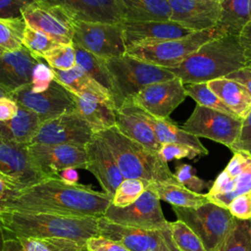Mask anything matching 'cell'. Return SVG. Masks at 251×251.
<instances>
[{"label": "cell", "mask_w": 251, "mask_h": 251, "mask_svg": "<svg viewBox=\"0 0 251 251\" xmlns=\"http://www.w3.org/2000/svg\"><path fill=\"white\" fill-rule=\"evenodd\" d=\"M170 231L177 251H207L199 237L183 222H170Z\"/></svg>", "instance_id": "e575fe53"}, {"label": "cell", "mask_w": 251, "mask_h": 251, "mask_svg": "<svg viewBox=\"0 0 251 251\" xmlns=\"http://www.w3.org/2000/svg\"><path fill=\"white\" fill-rule=\"evenodd\" d=\"M112 80V100L117 109L145 87L175 78L168 69L125 55L105 60Z\"/></svg>", "instance_id": "5b68a950"}, {"label": "cell", "mask_w": 251, "mask_h": 251, "mask_svg": "<svg viewBox=\"0 0 251 251\" xmlns=\"http://www.w3.org/2000/svg\"><path fill=\"white\" fill-rule=\"evenodd\" d=\"M26 24L23 17L17 19H0V55L21 49Z\"/></svg>", "instance_id": "836d02e7"}, {"label": "cell", "mask_w": 251, "mask_h": 251, "mask_svg": "<svg viewBox=\"0 0 251 251\" xmlns=\"http://www.w3.org/2000/svg\"><path fill=\"white\" fill-rule=\"evenodd\" d=\"M53 80L52 69L46 63H43V60H40L33 68L29 87L33 92H42L49 87Z\"/></svg>", "instance_id": "ee69618b"}, {"label": "cell", "mask_w": 251, "mask_h": 251, "mask_svg": "<svg viewBox=\"0 0 251 251\" xmlns=\"http://www.w3.org/2000/svg\"><path fill=\"white\" fill-rule=\"evenodd\" d=\"M184 87H185L187 96H190L196 102V105L210 108V109L217 110V111H221L226 114L236 117L223 103V101L209 88L207 82L188 83V84H184Z\"/></svg>", "instance_id": "8d00e7d4"}, {"label": "cell", "mask_w": 251, "mask_h": 251, "mask_svg": "<svg viewBox=\"0 0 251 251\" xmlns=\"http://www.w3.org/2000/svg\"><path fill=\"white\" fill-rule=\"evenodd\" d=\"M246 66L237 36L225 35L208 41L178 67L170 71L183 84L202 83L226 77Z\"/></svg>", "instance_id": "3957f363"}, {"label": "cell", "mask_w": 251, "mask_h": 251, "mask_svg": "<svg viewBox=\"0 0 251 251\" xmlns=\"http://www.w3.org/2000/svg\"><path fill=\"white\" fill-rule=\"evenodd\" d=\"M160 157L166 163L174 160V159H194L198 156H203V154L198 151L197 149L185 145V144H178V143H166L162 144L161 148L158 152Z\"/></svg>", "instance_id": "7bdbcfd3"}, {"label": "cell", "mask_w": 251, "mask_h": 251, "mask_svg": "<svg viewBox=\"0 0 251 251\" xmlns=\"http://www.w3.org/2000/svg\"><path fill=\"white\" fill-rule=\"evenodd\" d=\"M75 111L87 123L94 134L115 126L116 108L112 102L91 94L75 95Z\"/></svg>", "instance_id": "d4e9b609"}, {"label": "cell", "mask_w": 251, "mask_h": 251, "mask_svg": "<svg viewBox=\"0 0 251 251\" xmlns=\"http://www.w3.org/2000/svg\"><path fill=\"white\" fill-rule=\"evenodd\" d=\"M207 84L236 117L243 120L251 112V93L242 84L226 77Z\"/></svg>", "instance_id": "4316f807"}, {"label": "cell", "mask_w": 251, "mask_h": 251, "mask_svg": "<svg viewBox=\"0 0 251 251\" xmlns=\"http://www.w3.org/2000/svg\"><path fill=\"white\" fill-rule=\"evenodd\" d=\"M30 0H0V19L10 20L22 17V11Z\"/></svg>", "instance_id": "c3c4849f"}, {"label": "cell", "mask_w": 251, "mask_h": 251, "mask_svg": "<svg viewBox=\"0 0 251 251\" xmlns=\"http://www.w3.org/2000/svg\"><path fill=\"white\" fill-rule=\"evenodd\" d=\"M42 60L53 70L68 71L76 66L74 44H60L44 54Z\"/></svg>", "instance_id": "ab89813d"}, {"label": "cell", "mask_w": 251, "mask_h": 251, "mask_svg": "<svg viewBox=\"0 0 251 251\" xmlns=\"http://www.w3.org/2000/svg\"><path fill=\"white\" fill-rule=\"evenodd\" d=\"M79 251H87V249H86V246H83L82 248H80V249H79Z\"/></svg>", "instance_id": "680465c9"}, {"label": "cell", "mask_w": 251, "mask_h": 251, "mask_svg": "<svg viewBox=\"0 0 251 251\" xmlns=\"http://www.w3.org/2000/svg\"><path fill=\"white\" fill-rule=\"evenodd\" d=\"M27 145L0 137V179L13 191L22 190L44 179L30 159Z\"/></svg>", "instance_id": "2e32d148"}, {"label": "cell", "mask_w": 251, "mask_h": 251, "mask_svg": "<svg viewBox=\"0 0 251 251\" xmlns=\"http://www.w3.org/2000/svg\"><path fill=\"white\" fill-rule=\"evenodd\" d=\"M226 78L234 80L245 86L251 93V65H247L240 70L228 75Z\"/></svg>", "instance_id": "681fc988"}, {"label": "cell", "mask_w": 251, "mask_h": 251, "mask_svg": "<svg viewBox=\"0 0 251 251\" xmlns=\"http://www.w3.org/2000/svg\"><path fill=\"white\" fill-rule=\"evenodd\" d=\"M112 203V197L89 185L68 184L59 176L14 191L2 204L0 213L8 211L48 213L80 218H101Z\"/></svg>", "instance_id": "6da1fadb"}, {"label": "cell", "mask_w": 251, "mask_h": 251, "mask_svg": "<svg viewBox=\"0 0 251 251\" xmlns=\"http://www.w3.org/2000/svg\"><path fill=\"white\" fill-rule=\"evenodd\" d=\"M126 46L144 42H158L182 38L192 33L180 25L168 22L123 23Z\"/></svg>", "instance_id": "603a6c76"}, {"label": "cell", "mask_w": 251, "mask_h": 251, "mask_svg": "<svg viewBox=\"0 0 251 251\" xmlns=\"http://www.w3.org/2000/svg\"><path fill=\"white\" fill-rule=\"evenodd\" d=\"M73 44L105 60L125 55L126 52L123 24L75 22Z\"/></svg>", "instance_id": "30bf717a"}, {"label": "cell", "mask_w": 251, "mask_h": 251, "mask_svg": "<svg viewBox=\"0 0 251 251\" xmlns=\"http://www.w3.org/2000/svg\"><path fill=\"white\" fill-rule=\"evenodd\" d=\"M225 35L217 25L178 39L131 44L126 46V53L140 61L170 70L178 67L208 41Z\"/></svg>", "instance_id": "8992f818"}, {"label": "cell", "mask_w": 251, "mask_h": 251, "mask_svg": "<svg viewBox=\"0 0 251 251\" xmlns=\"http://www.w3.org/2000/svg\"><path fill=\"white\" fill-rule=\"evenodd\" d=\"M241 125L240 118L196 105L182 129L198 138L205 137L229 148L237 139Z\"/></svg>", "instance_id": "8fae6325"}, {"label": "cell", "mask_w": 251, "mask_h": 251, "mask_svg": "<svg viewBox=\"0 0 251 251\" xmlns=\"http://www.w3.org/2000/svg\"><path fill=\"white\" fill-rule=\"evenodd\" d=\"M223 251H251V220H237Z\"/></svg>", "instance_id": "f35d334b"}, {"label": "cell", "mask_w": 251, "mask_h": 251, "mask_svg": "<svg viewBox=\"0 0 251 251\" xmlns=\"http://www.w3.org/2000/svg\"><path fill=\"white\" fill-rule=\"evenodd\" d=\"M231 152H243L251 155V112L242 120L237 139L228 148Z\"/></svg>", "instance_id": "f6af8a7d"}, {"label": "cell", "mask_w": 251, "mask_h": 251, "mask_svg": "<svg viewBox=\"0 0 251 251\" xmlns=\"http://www.w3.org/2000/svg\"><path fill=\"white\" fill-rule=\"evenodd\" d=\"M173 211L177 220L195 232L207 251H223L235 224V218L227 209L208 202L197 208L173 206Z\"/></svg>", "instance_id": "52a82bcc"}, {"label": "cell", "mask_w": 251, "mask_h": 251, "mask_svg": "<svg viewBox=\"0 0 251 251\" xmlns=\"http://www.w3.org/2000/svg\"><path fill=\"white\" fill-rule=\"evenodd\" d=\"M94 135L87 123L75 110L42 123L30 143L85 146Z\"/></svg>", "instance_id": "e0dca14e"}, {"label": "cell", "mask_w": 251, "mask_h": 251, "mask_svg": "<svg viewBox=\"0 0 251 251\" xmlns=\"http://www.w3.org/2000/svg\"><path fill=\"white\" fill-rule=\"evenodd\" d=\"M4 227L0 221V251H4V244H5V237H4Z\"/></svg>", "instance_id": "9f6ffc18"}, {"label": "cell", "mask_w": 251, "mask_h": 251, "mask_svg": "<svg viewBox=\"0 0 251 251\" xmlns=\"http://www.w3.org/2000/svg\"><path fill=\"white\" fill-rule=\"evenodd\" d=\"M85 246L87 251H129L123 244L102 235L88 238Z\"/></svg>", "instance_id": "7dc6e473"}, {"label": "cell", "mask_w": 251, "mask_h": 251, "mask_svg": "<svg viewBox=\"0 0 251 251\" xmlns=\"http://www.w3.org/2000/svg\"><path fill=\"white\" fill-rule=\"evenodd\" d=\"M22 17L26 26L39 30L60 44H72L75 22L56 0H30Z\"/></svg>", "instance_id": "ba28073f"}, {"label": "cell", "mask_w": 251, "mask_h": 251, "mask_svg": "<svg viewBox=\"0 0 251 251\" xmlns=\"http://www.w3.org/2000/svg\"><path fill=\"white\" fill-rule=\"evenodd\" d=\"M103 217L110 222L127 226L150 230L170 229V222L163 214L160 199L150 187L126 207L118 208L111 204Z\"/></svg>", "instance_id": "7c38bea8"}, {"label": "cell", "mask_w": 251, "mask_h": 251, "mask_svg": "<svg viewBox=\"0 0 251 251\" xmlns=\"http://www.w3.org/2000/svg\"><path fill=\"white\" fill-rule=\"evenodd\" d=\"M221 7L218 26L226 35L238 37L251 22V0H221Z\"/></svg>", "instance_id": "4dcf8cb0"}, {"label": "cell", "mask_w": 251, "mask_h": 251, "mask_svg": "<svg viewBox=\"0 0 251 251\" xmlns=\"http://www.w3.org/2000/svg\"><path fill=\"white\" fill-rule=\"evenodd\" d=\"M186 96L184 84L178 77H175L145 87L127 102L156 118L169 119L173 111L184 101Z\"/></svg>", "instance_id": "ac0fdd59"}, {"label": "cell", "mask_w": 251, "mask_h": 251, "mask_svg": "<svg viewBox=\"0 0 251 251\" xmlns=\"http://www.w3.org/2000/svg\"><path fill=\"white\" fill-rule=\"evenodd\" d=\"M115 126L126 137L141 144L150 151L159 152L161 144L150 126L136 112L132 103L126 102L116 110Z\"/></svg>", "instance_id": "cb8c5ba5"}, {"label": "cell", "mask_w": 251, "mask_h": 251, "mask_svg": "<svg viewBox=\"0 0 251 251\" xmlns=\"http://www.w3.org/2000/svg\"><path fill=\"white\" fill-rule=\"evenodd\" d=\"M149 182L141 179L127 178L119 185L112 197V205L118 208L126 207L135 202L148 187Z\"/></svg>", "instance_id": "74e56055"}, {"label": "cell", "mask_w": 251, "mask_h": 251, "mask_svg": "<svg viewBox=\"0 0 251 251\" xmlns=\"http://www.w3.org/2000/svg\"><path fill=\"white\" fill-rule=\"evenodd\" d=\"M52 71L54 79L71 93L75 95L91 94L113 103L111 93L92 79L78 66H75L68 71H58L53 69Z\"/></svg>", "instance_id": "f1b7e54d"}, {"label": "cell", "mask_w": 251, "mask_h": 251, "mask_svg": "<svg viewBox=\"0 0 251 251\" xmlns=\"http://www.w3.org/2000/svg\"><path fill=\"white\" fill-rule=\"evenodd\" d=\"M10 98L37 115L41 123L75 110V95L55 79L45 91L33 92L27 84L11 92Z\"/></svg>", "instance_id": "9c48e42d"}, {"label": "cell", "mask_w": 251, "mask_h": 251, "mask_svg": "<svg viewBox=\"0 0 251 251\" xmlns=\"http://www.w3.org/2000/svg\"><path fill=\"white\" fill-rule=\"evenodd\" d=\"M175 22L191 32H199L218 25L221 0H169Z\"/></svg>", "instance_id": "d6986e66"}, {"label": "cell", "mask_w": 251, "mask_h": 251, "mask_svg": "<svg viewBox=\"0 0 251 251\" xmlns=\"http://www.w3.org/2000/svg\"><path fill=\"white\" fill-rule=\"evenodd\" d=\"M76 66L86 73L92 79L107 89L112 95V80L107 70L105 59L91 54L74 44ZM113 101V100H112Z\"/></svg>", "instance_id": "d6a6232c"}, {"label": "cell", "mask_w": 251, "mask_h": 251, "mask_svg": "<svg viewBox=\"0 0 251 251\" xmlns=\"http://www.w3.org/2000/svg\"><path fill=\"white\" fill-rule=\"evenodd\" d=\"M134 108L136 112L139 114V116L150 126L158 142L161 145L166 143L185 144L197 149L203 155L208 154V150L200 142L198 137L186 132L185 130L182 129V127H178L175 123H173L169 119H159L136 106H134Z\"/></svg>", "instance_id": "484cf974"}, {"label": "cell", "mask_w": 251, "mask_h": 251, "mask_svg": "<svg viewBox=\"0 0 251 251\" xmlns=\"http://www.w3.org/2000/svg\"><path fill=\"white\" fill-rule=\"evenodd\" d=\"M4 251H25V250L18 238L9 237L5 240Z\"/></svg>", "instance_id": "db71d44e"}, {"label": "cell", "mask_w": 251, "mask_h": 251, "mask_svg": "<svg viewBox=\"0 0 251 251\" xmlns=\"http://www.w3.org/2000/svg\"><path fill=\"white\" fill-rule=\"evenodd\" d=\"M99 235L123 244L129 251H177L174 245L171 231L150 230L123 226L98 219Z\"/></svg>", "instance_id": "5bb4252c"}, {"label": "cell", "mask_w": 251, "mask_h": 251, "mask_svg": "<svg viewBox=\"0 0 251 251\" xmlns=\"http://www.w3.org/2000/svg\"><path fill=\"white\" fill-rule=\"evenodd\" d=\"M74 22L121 25L125 22L124 0H56Z\"/></svg>", "instance_id": "ffe728a7"}, {"label": "cell", "mask_w": 251, "mask_h": 251, "mask_svg": "<svg viewBox=\"0 0 251 251\" xmlns=\"http://www.w3.org/2000/svg\"><path fill=\"white\" fill-rule=\"evenodd\" d=\"M98 219L22 211L0 213L4 230L11 237L65 238L79 243L99 235Z\"/></svg>", "instance_id": "7a4b0ae2"}, {"label": "cell", "mask_w": 251, "mask_h": 251, "mask_svg": "<svg viewBox=\"0 0 251 251\" xmlns=\"http://www.w3.org/2000/svg\"><path fill=\"white\" fill-rule=\"evenodd\" d=\"M111 150L125 179H141L149 183L170 182L179 184L168 163L156 152L123 135L116 126L99 132Z\"/></svg>", "instance_id": "277c9868"}, {"label": "cell", "mask_w": 251, "mask_h": 251, "mask_svg": "<svg viewBox=\"0 0 251 251\" xmlns=\"http://www.w3.org/2000/svg\"><path fill=\"white\" fill-rule=\"evenodd\" d=\"M42 59L35 58L25 46L0 55V86L11 92L31 82L33 68Z\"/></svg>", "instance_id": "7402d4cb"}, {"label": "cell", "mask_w": 251, "mask_h": 251, "mask_svg": "<svg viewBox=\"0 0 251 251\" xmlns=\"http://www.w3.org/2000/svg\"><path fill=\"white\" fill-rule=\"evenodd\" d=\"M4 97H10V92L0 86V98H4Z\"/></svg>", "instance_id": "6f0895ef"}, {"label": "cell", "mask_w": 251, "mask_h": 251, "mask_svg": "<svg viewBox=\"0 0 251 251\" xmlns=\"http://www.w3.org/2000/svg\"><path fill=\"white\" fill-rule=\"evenodd\" d=\"M23 45L35 57L42 59L44 54L60 45L47 34L26 26L24 34Z\"/></svg>", "instance_id": "60d3db41"}, {"label": "cell", "mask_w": 251, "mask_h": 251, "mask_svg": "<svg viewBox=\"0 0 251 251\" xmlns=\"http://www.w3.org/2000/svg\"><path fill=\"white\" fill-rule=\"evenodd\" d=\"M27 151L38 172L46 177L59 176L66 169L86 170V150L77 144L29 143Z\"/></svg>", "instance_id": "4fadbf2b"}, {"label": "cell", "mask_w": 251, "mask_h": 251, "mask_svg": "<svg viewBox=\"0 0 251 251\" xmlns=\"http://www.w3.org/2000/svg\"><path fill=\"white\" fill-rule=\"evenodd\" d=\"M85 150L86 170L96 177L103 192L113 197L125 178L111 150L105 141L96 134L85 145Z\"/></svg>", "instance_id": "44dd1931"}, {"label": "cell", "mask_w": 251, "mask_h": 251, "mask_svg": "<svg viewBox=\"0 0 251 251\" xmlns=\"http://www.w3.org/2000/svg\"><path fill=\"white\" fill-rule=\"evenodd\" d=\"M238 38L240 45L244 51L246 66L251 65V22L243 28Z\"/></svg>", "instance_id": "816d5d0a"}, {"label": "cell", "mask_w": 251, "mask_h": 251, "mask_svg": "<svg viewBox=\"0 0 251 251\" xmlns=\"http://www.w3.org/2000/svg\"><path fill=\"white\" fill-rule=\"evenodd\" d=\"M25 251H79L85 243L65 238H18Z\"/></svg>", "instance_id": "d590c367"}, {"label": "cell", "mask_w": 251, "mask_h": 251, "mask_svg": "<svg viewBox=\"0 0 251 251\" xmlns=\"http://www.w3.org/2000/svg\"><path fill=\"white\" fill-rule=\"evenodd\" d=\"M248 192H251V155L235 152L206 194L210 202L227 209L233 199Z\"/></svg>", "instance_id": "9a60e30c"}, {"label": "cell", "mask_w": 251, "mask_h": 251, "mask_svg": "<svg viewBox=\"0 0 251 251\" xmlns=\"http://www.w3.org/2000/svg\"><path fill=\"white\" fill-rule=\"evenodd\" d=\"M227 210L237 220H251V192L237 196L229 203Z\"/></svg>", "instance_id": "bcb514c9"}, {"label": "cell", "mask_w": 251, "mask_h": 251, "mask_svg": "<svg viewBox=\"0 0 251 251\" xmlns=\"http://www.w3.org/2000/svg\"><path fill=\"white\" fill-rule=\"evenodd\" d=\"M59 177L68 184L78 183V173L76 172V169H66L59 174Z\"/></svg>", "instance_id": "f5cc1de1"}, {"label": "cell", "mask_w": 251, "mask_h": 251, "mask_svg": "<svg viewBox=\"0 0 251 251\" xmlns=\"http://www.w3.org/2000/svg\"><path fill=\"white\" fill-rule=\"evenodd\" d=\"M174 175L180 185L192 192L201 193V191L207 186V182L197 176L194 174L192 167L188 164H178L176 167Z\"/></svg>", "instance_id": "b9f144b4"}, {"label": "cell", "mask_w": 251, "mask_h": 251, "mask_svg": "<svg viewBox=\"0 0 251 251\" xmlns=\"http://www.w3.org/2000/svg\"><path fill=\"white\" fill-rule=\"evenodd\" d=\"M124 23L168 22L172 16L169 0H124Z\"/></svg>", "instance_id": "f546056e"}, {"label": "cell", "mask_w": 251, "mask_h": 251, "mask_svg": "<svg viewBox=\"0 0 251 251\" xmlns=\"http://www.w3.org/2000/svg\"><path fill=\"white\" fill-rule=\"evenodd\" d=\"M150 187L160 200L168 202L175 207L197 208L210 202L207 194L195 193L180 184L170 182L149 183Z\"/></svg>", "instance_id": "1f68e13d"}, {"label": "cell", "mask_w": 251, "mask_h": 251, "mask_svg": "<svg viewBox=\"0 0 251 251\" xmlns=\"http://www.w3.org/2000/svg\"><path fill=\"white\" fill-rule=\"evenodd\" d=\"M13 192L14 191L12 190V188L5 181L0 179V208Z\"/></svg>", "instance_id": "11a10c76"}, {"label": "cell", "mask_w": 251, "mask_h": 251, "mask_svg": "<svg viewBox=\"0 0 251 251\" xmlns=\"http://www.w3.org/2000/svg\"><path fill=\"white\" fill-rule=\"evenodd\" d=\"M17 115L0 122V137L19 144H29L42 124L33 112L19 106Z\"/></svg>", "instance_id": "83f0119b"}, {"label": "cell", "mask_w": 251, "mask_h": 251, "mask_svg": "<svg viewBox=\"0 0 251 251\" xmlns=\"http://www.w3.org/2000/svg\"><path fill=\"white\" fill-rule=\"evenodd\" d=\"M18 105L10 97L0 98V122L14 118L18 113Z\"/></svg>", "instance_id": "f907efd6"}]
</instances>
